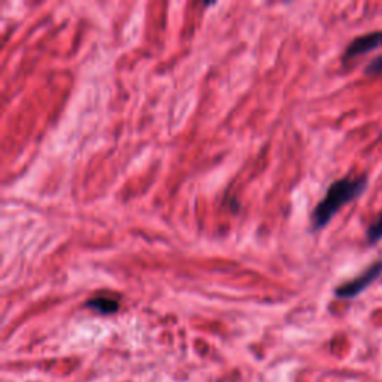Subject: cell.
<instances>
[{
  "instance_id": "obj_4",
  "label": "cell",
  "mask_w": 382,
  "mask_h": 382,
  "mask_svg": "<svg viewBox=\"0 0 382 382\" xmlns=\"http://www.w3.org/2000/svg\"><path fill=\"white\" fill-rule=\"evenodd\" d=\"M85 308L93 309L100 315H112L120 309V302L111 297H91L85 302Z\"/></svg>"
},
{
  "instance_id": "obj_5",
  "label": "cell",
  "mask_w": 382,
  "mask_h": 382,
  "mask_svg": "<svg viewBox=\"0 0 382 382\" xmlns=\"http://www.w3.org/2000/svg\"><path fill=\"white\" fill-rule=\"evenodd\" d=\"M382 239V213L369 224L366 229V241L369 245H376Z\"/></svg>"
},
{
  "instance_id": "obj_6",
  "label": "cell",
  "mask_w": 382,
  "mask_h": 382,
  "mask_svg": "<svg viewBox=\"0 0 382 382\" xmlns=\"http://www.w3.org/2000/svg\"><path fill=\"white\" fill-rule=\"evenodd\" d=\"M364 75H367V76L382 75V54L376 56L374 60L367 63V66L364 68Z\"/></svg>"
},
{
  "instance_id": "obj_2",
  "label": "cell",
  "mask_w": 382,
  "mask_h": 382,
  "mask_svg": "<svg viewBox=\"0 0 382 382\" xmlns=\"http://www.w3.org/2000/svg\"><path fill=\"white\" fill-rule=\"evenodd\" d=\"M381 275H382V260H376L366 270H363L357 278L339 285L335 290V296L338 299H344V300L357 297L359 294L364 292V290L371 287L376 280H379Z\"/></svg>"
},
{
  "instance_id": "obj_1",
  "label": "cell",
  "mask_w": 382,
  "mask_h": 382,
  "mask_svg": "<svg viewBox=\"0 0 382 382\" xmlns=\"http://www.w3.org/2000/svg\"><path fill=\"white\" fill-rule=\"evenodd\" d=\"M369 187V177L366 174L357 177H345L335 181L327 189L326 196L315 206L311 214L312 230H321L330 222L345 205L359 199Z\"/></svg>"
},
{
  "instance_id": "obj_3",
  "label": "cell",
  "mask_w": 382,
  "mask_h": 382,
  "mask_svg": "<svg viewBox=\"0 0 382 382\" xmlns=\"http://www.w3.org/2000/svg\"><path fill=\"white\" fill-rule=\"evenodd\" d=\"M382 47V30H375V32H369L364 35H360L348 44L344 52V63L357 59L360 56L369 54V52L376 51L378 48Z\"/></svg>"
}]
</instances>
